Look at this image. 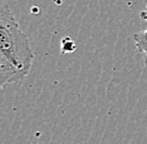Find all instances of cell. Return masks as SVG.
<instances>
[{"instance_id": "6da1fadb", "label": "cell", "mask_w": 147, "mask_h": 144, "mask_svg": "<svg viewBox=\"0 0 147 144\" xmlns=\"http://www.w3.org/2000/svg\"><path fill=\"white\" fill-rule=\"evenodd\" d=\"M0 55L10 62L24 76L29 74L34 53L28 35L20 29L6 4L0 10Z\"/></svg>"}, {"instance_id": "7a4b0ae2", "label": "cell", "mask_w": 147, "mask_h": 144, "mask_svg": "<svg viewBox=\"0 0 147 144\" xmlns=\"http://www.w3.org/2000/svg\"><path fill=\"white\" fill-rule=\"evenodd\" d=\"M0 78H1L0 85H1V88H4L6 84H13V83L20 82L25 76L10 62H8L4 56L0 55Z\"/></svg>"}, {"instance_id": "3957f363", "label": "cell", "mask_w": 147, "mask_h": 144, "mask_svg": "<svg viewBox=\"0 0 147 144\" xmlns=\"http://www.w3.org/2000/svg\"><path fill=\"white\" fill-rule=\"evenodd\" d=\"M133 40H135L137 52L141 54L145 66L147 68V29L135 33L133 34Z\"/></svg>"}, {"instance_id": "277c9868", "label": "cell", "mask_w": 147, "mask_h": 144, "mask_svg": "<svg viewBox=\"0 0 147 144\" xmlns=\"http://www.w3.org/2000/svg\"><path fill=\"white\" fill-rule=\"evenodd\" d=\"M76 49V44L71 38H64L62 42V52L63 53H71Z\"/></svg>"}, {"instance_id": "5b68a950", "label": "cell", "mask_w": 147, "mask_h": 144, "mask_svg": "<svg viewBox=\"0 0 147 144\" xmlns=\"http://www.w3.org/2000/svg\"><path fill=\"white\" fill-rule=\"evenodd\" d=\"M140 16H141V19L147 20V4H146V6H145V9H143L142 11L140 13Z\"/></svg>"}, {"instance_id": "8992f818", "label": "cell", "mask_w": 147, "mask_h": 144, "mask_svg": "<svg viewBox=\"0 0 147 144\" xmlns=\"http://www.w3.org/2000/svg\"><path fill=\"white\" fill-rule=\"evenodd\" d=\"M36 144H44V143H36Z\"/></svg>"}]
</instances>
